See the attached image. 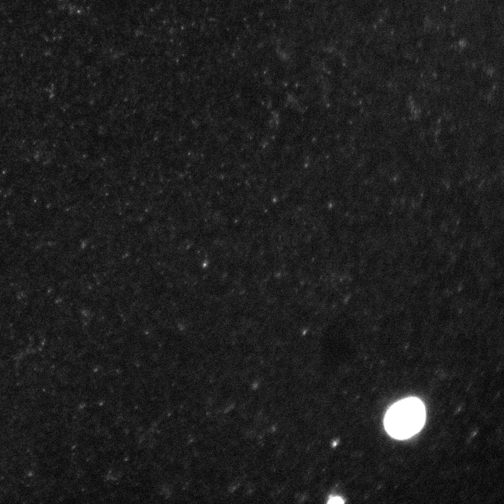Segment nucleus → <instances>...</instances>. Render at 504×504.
<instances>
[{"mask_svg": "<svg viewBox=\"0 0 504 504\" xmlns=\"http://www.w3.org/2000/svg\"><path fill=\"white\" fill-rule=\"evenodd\" d=\"M426 410L417 398H407L394 403L386 412L384 426L394 438L402 440L417 433L424 425Z\"/></svg>", "mask_w": 504, "mask_h": 504, "instance_id": "obj_1", "label": "nucleus"}, {"mask_svg": "<svg viewBox=\"0 0 504 504\" xmlns=\"http://www.w3.org/2000/svg\"><path fill=\"white\" fill-rule=\"evenodd\" d=\"M329 503H344L342 500V498L341 497L335 496V497H330L329 498L328 502Z\"/></svg>", "mask_w": 504, "mask_h": 504, "instance_id": "obj_2", "label": "nucleus"}]
</instances>
